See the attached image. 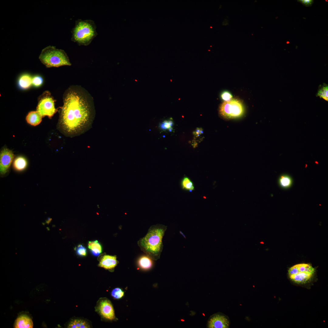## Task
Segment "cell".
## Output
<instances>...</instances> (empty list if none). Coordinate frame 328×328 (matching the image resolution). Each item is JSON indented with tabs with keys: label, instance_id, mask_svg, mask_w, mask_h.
<instances>
[{
	"label": "cell",
	"instance_id": "6da1fadb",
	"mask_svg": "<svg viewBox=\"0 0 328 328\" xmlns=\"http://www.w3.org/2000/svg\"><path fill=\"white\" fill-rule=\"evenodd\" d=\"M60 124L67 134L82 133L91 124L94 115L93 99L84 88L79 86L70 87L63 96Z\"/></svg>",
	"mask_w": 328,
	"mask_h": 328
},
{
	"label": "cell",
	"instance_id": "7a4b0ae2",
	"mask_svg": "<svg viewBox=\"0 0 328 328\" xmlns=\"http://www.w3.org/2000/svg\"><path fill=\"white\" fill-rule=\"evenodd\" d=\"M167 227L162 224L151 226L145 236L140 239L138 244L141 249L151 258H159L163 248L162 240Z\"/></svg>",
	"mask_w": 328,
	"mask_h": 328
},
{
	"label": "cell",
	"instance_id": "3957f363",
	"mask_svg": "<svg viewBox=\"0 0 328 328\" xmlns=\"http://www.w3.org/2000/svg\"><path fill=\"white\" fill-rule=\"evenodd\" d=\"M96 26L91 19H78L71 31V40L79 46L89 45L97 36Z\"/></svg>",
	"mask_w": 328,
	"mask_h": 328
},
{
	"label": "cell",
	"instance_id": "277c9868",
	"mask_svg": "<svg viewBox=\"0 0 328 328\" xmlns=\"http://www.w3.org/2000/svg\"><path fill=\"white\" fill-rule=\"evenodd\" d=\"M39 59L47 67L70 66L71 64L64 50L53 46H48L42 50Z\"/></svg>",
	"mask_w": 328,
	"mask_h": 328
},
{
	"label": "cell",
	"instance_id": "5b68a950",
	"mask_svg": "<svg viewBox=\"0 0 328 328\" xmlns=\"http://www.w3.org/2000/svg\"><path fill=\"white\" fill-rule=\"evenodd\" d=\"M315 272V268L310 264L302 263L290 268L288 273L289 278L293 282L298 284H304L310 281Z\"/></svg>",
	"mask_w": 328,
	"mask_h": 328
},
{
	"label": "cell",
	"instance_id": "8992f818",
	"mask_svg": "<svg viewBox=\"0 0 328 328\" xmlns=\"http://www.w3.org/2000/svg\"><path fill=\"white\" fill-rule=\"evenodd\" d=\"M244 108L239 100L233 99L228 101H224L220 107L221 115L227 118H234L241 117L243 114Z\"/></svg>",
	"mask_w": 328,
	"mask_h": 328
},
{
	"label": "cell",
	"instance_id": "52a82bcc",
	"mask_svg": "<svg viewBox=\"0 0 328 328\" xmlns=\"http://www.w3.org/2000/svg\"><path fill=\"white\" fill-rule=\"evenodd\" d=\"M37 108L38 111L42 117H52L57 110L55 107V100L48 91L44 92L39 98Z\"/></svg>",
	"mask_w": 328,
	"mask_h": 328
},
{
	"label": "cell",
	"instance_id": "ba28073f",
	"mask_svg": "<svg viewBox=\"0 0 328 328\" xmlns=\"http://www.w3.org/2000/svg\"><path fill=\"white\" fill-rule=\"evenodd\" d=\"M230 324L228 316L221 313H216L210 318L207 326L209 328H228L229 327Z\"/></svg>",
	"mask_w": 328,
	"mask_h": 328
},
{
	"label": "cell",
	"instance_id": "9c48e42d",
	"mask_svg": "<svg viewBox=\"0 0 328 328\" xmlns=\"http://www.w3.org/2000/svg\"><path fill=\"white\" fill-rule=\"evenodd\" d=\"M14 157L13 154L10 150L5 148L1 151L0 157V171L1 174H4L7 172Z\"/></svg>",
	"mask_w": 328,
	"mask_h": 328
},
{
	"label": "cell",
	"instance_id": "30bf717a",
	"mask_svg": "<svg viewBox=\"0 0 328 328\" xmlns=\"http://www.w3.org/2000/svg\"><path fill=\"white\" fill-rule=\"evenodd\" d=\"M99 312L104 318L110 320L115 319L114 310L111 302L107 299L102 300L98 307Z\"/></svg>",
	"mask_w": 328,
	"mask_h": 328
},
{
	"label": "cell",
	"instance_id": "8fae6325",
	"mask_svg": "<svg viewBox=\"0 0 328 328\" xmlns=\"http://www.w3.org/2000/svg\"><path fill=\"white\" fill-rule=\"evenodd\" d=\"M117 264L116 256L105 255L101 258L98 265L105 269H111L114 268Z\"/></svg>",
	"mask_w": 328,
	"mask_h": 328
},
{
	"label": "cell",
	"instance_id": "7c38bea8",
	"mask_svg": "<svg viewBox=\"0 0 328 328\" xmlns=\"http://www.w3.org/2000/svg\"><path fill=\"white\" fill-rule=\"evenodd\" d=\"M33 322L31 319L26 315H22L16 319L14 325L15 328H32Z\"/></svg>",
	"mask_w": 328,
	"mask_h": 328
},
{
	"label": "cell",
	"instance_id": "4fadbf2b",
	"mask_svg": "<svg viewBox=\"0 0 328 328\" xmlns=\"http://www.w3.org/2000/svg\"><path fill=\"white\" fill-rule=\"evenodd\" d=\"M42 116L37 111L29 112L26 117L27 122L31 125L36 126L41 121Z\"/></svg>",
	"mask_w": 328,
	"mask_h": 328
},
{
	"label": "cell",
	"instance_id": "5bb4252c",
	"mask_svg": "<svg viewBox=\"0 0 328 328\" xmlns=\"http://www.w3.org/2000/svg\"><path fill=\"white\" fill-rule=\"evenodd\" d=\"M32 78L31 76L27 73L21 75L18 80V85L22 89H26L29 88L32 84Z\"/></svg>",
	"mask_w": 328,
	"mask_h": 328
},
{
	"label": "cell",
	"instance_id": "9a60e30c",
	"mask_svg": "<svg viewBox=\"0 0 328 328\" xmlns=\"http://www.w3.org/2000/svg\"><path fill=\"white\" fill-rule=\"evenodd\" d=\"M88 247L92 254L94 256H99L102 252L101 246L97 240L89 241Z\"/></svg>",
	"mask_w": 328,
	"mask_h": 328
},
{
	"label": "cell",
	"instance_id": "2e32d148",
	"mask_svg": "<svg viewBox=\"0 0 328 328\" xmlns=\"http://www.w3.org/2000/svg\"><path fill=\"white\" fill-rule=\"evenodd\" d=\"M181 187L183 190L190 192L195 189L193 183L190 179L187 176H184L180 182Z\"/></svg>",
	"mask_w": 328,
	"mask_h": 328
},
{
	"label": "cell",
	"instance_id": "e0dca14e",
	"mask_svg": "<svg viewBox=\"0 0 328 328\" xmlns=\"http://www.w3.org/2000/svg\"><path fill=\"white\" fill-rule=\"evenodd\" d=\"M138 265L141 268L147 270L151 267L152 262L149 257L148 256H143L141 257L138 259Z\"/></svg>",
	"mask_w": 328,
	"mask_h": 328
},
{
	"label": "cell",
	"instance_id": "ac0fdd59",
	"mask_svg": "<svg viewBox=\"0 0 328 328\" xmlns=\"http://www.w3.org/2000/svg\"><path fill=\"white\" fill-rule=\"evenodd\" d=\"M27 166V162L26 159L22 156L17 157L14 162V167L18 171L24 170L26 168Z\"/></svg>",
	"mask_w": 328,
	"mask_h": 328
},
{
	"label": "cell",
	"instance_id": "d6986e66",
	"mask_svg": "<svg viewBox=\"0 0 328 328\" xmlns=\"http://www.w3.org/2000/svg\"><path fill=\"white\" fill-rule=\"evenodd\" d=\"M70 328H88L90 326L86 321L81 320L75 319L72 320L68 325Z\"/></svg>",
	"mask_w": 328,
	"mask_h": 328
},
{
	"label": "cell",
	"instance_id": "ffe728a7",
	"mask_svg": "<svg viewBox=\"0 0 328 328\" xmlns=\"http://www.w3.org/2000/svg\"><path fill=\"white\" fill-rule=\"evenodd\" d=\"M316 96H319L325 100L328 101V85L324 84L321 86L319 87V89L317 93Z\"/></svg>",
	"mask_w": 328,
	"mask_h": 328
},
{
	"label": "cell",
	"instance_id": "44dd1931",
	"mask_svg": "<svg viewBox=\"0 0 328 328\" xmlns=\"http://www.w3.org/2000/svg\"><path fill=\"white\" fill-rule=\"evenodd\" d=\"M292 182L290 178L288 176L284 175L281 176L279 179V183L281 186L283 188L289 187Z\"/></svg>",
	"mask_w": 328,
	"mask_h": 328
},
{
	"label": "cell",
	"instance_id": "7402d4cb",
	"mask_svg": "<svg viewBox=\"0 0 328 328\" xmlns=\"http://www.w3.org/2000/svg\"><path fill=\"white\" fill-rule=\"evenodd\" d=\"M111 294L114 298L118 299L124 296V292L119 288H116L112 291Z\"/></svg>",
	"mask_w": 328,
	"mask_h": 328
},
{
	"label": "cell",
	"instance_id": "603a6c76",
	"mask_svg": "<svg viewBox=\"0 0 328 328\" xmlns=\"http://www.w3.org/2000/svg\"><path fill=\"white\" fill-rule=\"evenodd\" d=\"M43 79L40 76H35L32 78V84L36 87L40 86L43 84Z\"/></svg>",
	"mask_w": 328,
	"mask_h": 328
},
{
	"label": "cell",
	"instance_id": "cb8c5ba5",
	"mask_svg": "<svg viewBox=\"0 0 328 328\" xmlns=\"http://www.w3.org/2000/svg\"><path fill=\"white\" fill-rule=\"evenodd\" d=\"M77 254L79 256H86L87 255V250L86 248L82 245L80 244L76 248Z\"/></svg>",
	"mask_w": 328,
	"mask_h": 328
},
{
	"label": "cell",
	"instance_id": "d4e9b609",
	"mask_svg": "<svg viewBox=\"0 0 328 328\" xmlns=\"http://www.w3.org/2000/svg\"><path fill=\"white\" fill-rule=\"evenodd\" d=\"M221 99L224 101H228L232 99V96L231 93L228 91H224L222 92L220 95Z\"/></svg>",
	"mask_w": 328,
	"mask_h": 328
},
{
	"label": "cell",
	"instance_id": "484cf974",
	"mask_svg": "<svg viewBox=\"0 0 328 328\" xmlns=\"http://www.w3.org/2000/svg\"><path fill=\"white\" fill-rule=\"evenodd\" d=\"M173 125L172 121H165L161 125L160 127L163 129H169Z\"/></svg>",
	"mask_w": 328,
	"mask_h": 328
},
{
	"label": "cell",
	"instance_id": "4316f807",
	"mask_svg": "<svg viewBox=\"0 0 328 328\" xmlns=\"http://www.w3.org/2000/svg\"><path fill=\"white\" fill-rule=\"evenodd\" d=\"M297 1L301 3L306 7L311 6L314 2L313 0H298Z\"/></svg>",
	"mask_w": 328,
	"mask_h": 328
},
{
	"label": "cell",
	"instance_id": "83f0119b",
	"mask_svg": "<svg viewBox=\"0 0 328 328\" xmlns=\"http://www.w3.org/2000/svg\"><path fill=\"white\" fill-rule=\"evenodd\" d=\"M200 130L199 128H197L195 131V134L196 135H198L200 133Z\"/></svg>",
	"mask_w": 328,
	"mask_h": 328
}]
</instances>
